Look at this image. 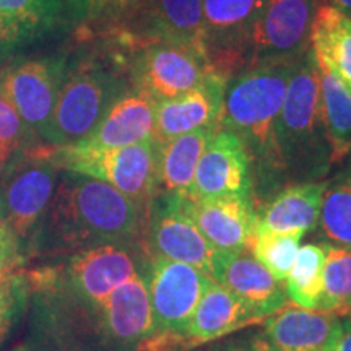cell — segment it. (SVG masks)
I'll use <instances>...</instances> for the list:
<instances>
[{
	"mask_svg": "<svg viewBox=\"0 0 351 351\" xmlns=\"http://www.w3.org/2000/svg\"><path fill=\"white\" fill-rule=\"evenodd\" d=\"M182 207L191 215L205 239L218 252L251 251L257 228V208L252 197L194 199L181 195Z\"/></svg>",
	"mask_w": 351,
	"mask_h": 351,
	"instance_id": "obj_17",
	"label": "cell"
},
{
	"mask_svg": "<svg viewBox=\"0 0 351 351\" xmlns=\"http://www.w3.org/2000/svg\"><path fill=\"white\" fill-rule=\"evenodd\" d=\"M67 5L70 7V10L73 12V15H75L77 19H85L86 16L85 0H67Z\"/></svg>",
	"mask_w": 351,
	"mask_h": 351,
	"instance_id": "obj_38",
	"label": "cell"
},
{
	"mask_svg": "<svg viewBox=\"0 0 351 351\" xmlns=\"http://www.w3.org/2000/svg\"><path fill=\"white\" fill-rule=\"evenodd\" d=\"M257 322L261 320L243 301L225 287L213 282L197 304L186 327V333L195 341V345H202Z\"/></svg>",
	"mask_w": 351,
	"mask_h": 351,
	"instance_id": "obj_24",
	"label": "cell"
},
{
	"mask_svg": "<svg viewBox=\"0 0 351 351\" xmlns=\"http://www.w3.org/2000/svg\"><path fill=\"white\" fill-rule=\"evenodd\" d=\"M155 332H181L215 280L187 263L150 256L145 267Z\"/></svg>",
	"mask_w": 351,
	"mask_h": 351,
	"instance_id": "obj_12",
	"label": "cell"
},
{
	"mask_svg": "<svg viewBox=\"0 0 351 351\" xmlns=\"http://www.w3.org/2000/svg\"><path fill=\"white\" fill-rule=\"evenodd\" d=\"M29 288L26 271L12 276L0 285V343L7 340L29 304Z\"/></svg>",
	"mask_w": 351,
	"mask_h": 351,
	"instance_id": "obj_33",
	"label": "cell"
},
{
	"mask_svg": "<svg viewBox=\"0 0 351 351\" xmlns=\"http://www.w3.org/2000/svg\"><path fill=\"white\" fill-rule=\"evenodd\" d=\"M226 78L210 73L199 86L169 99H155V135L166 142L207 127H218Z\"/></svg>",
	"mask_w": 351,
	"mask_h": 351,
	"instance_id": "obj_19",
	"label": "cell"
},
{
	"mask_svg": "<svg viewBox=\"0 0 351 351\" xmlns=\"http://www.w3.org/2000/svg\"><path fill=\"white\" fill-rule=\"evenodd\" d=\"M302 56L262 60L226 82L219 129L234 134L249 153L254 202H261L263 194L269 200L282 189L275 153V125Z\"/></svg>",
	"mask_w": 351,
	"mask_h": 351,
	"instance_id": "obj_2",
	"label": "cell"
},
{
	"mask_svg": "<svg viewBox=\"0 0 351 351\" xmlns=\"http://www.w3.org/2000/svg\"><path fill=\"white\" fill-rule=\"evenodd\" d=\"M275 153L282 187L324 181L333 166L320 108L319 69L311 47L293 73L276 119Z\"/></svg>",
	"mask_w": 351,
	"mask_h": 351,
	"instance_id": "obj_3",
	"label": "cell"
},
{
	"mask_svg": "<svg viewBox=\"0 0 351 351\" xmlns=\"http://www.w3.org/2000/svg\"><path fill=\"white\" fill-rule=\"evenodd\" d=\"M132 85L153 99H169L194 90L212 72L199 52L178 44L156 43L138 49L129 67Z\"/></svg>",
	"mask_w": 351,
	"mask_h": 351,
	"instance_id": "obj_14",
	"label": "cell"
},
{
	"mask_svg": "<svg viewBox=\"0 0 351 351\" xmlns=\"http://www.w3.org/2000/svg\"><path fill=\"white\" fill-rule=\"evenodd\" d=\"M148 207L109 184L64 171L29 247L32 258H64L114 243H145Z\"/></svg>",
	"mask_w": 351,
	"mask_h": 351,
	"instance_id": "obj_1",
	"label": "cell"
},
{
	"mask_svg": "<svg viewBox=\"0 0 351 351\" xmlns=\"http://www.w3.org/2000/svg\"><path fill=\"white\" fill-rule=\"evenodd\" d=\"M125 65L119 59L86 56L67 65L44 145L72 147L96 129L109 108L130 90Z\"/></svg>",
	"mask_w": 351,
	"mask_h": 351,
	"instance_id": "obj_4",
	"label": "cell"
},
{
	"mask_svg": "<svg viewBox=\"0 0 351 351\" xmlns=\"http://www.w3.org/2000/svg\"><path fill=\"white\" fill-rule=\"evenodd\" d=\"M219 351H221V350H219Z\"/></svg>",
	"mask_w": 351,
	"mask_h": 351,
	"instance_id": "obj_42",
	"label": "cell"
},
{
	"mask_svg": "<svg viewBox=\"0 0 351 351\" xmlns=\"http://www.w3.org/2000/svg\"><path fill=\"white\" fill-rule=\"evenodd\" d=\"M221 351H276L267 337L263 333H252V335L244 337L241 340H234L226 346H223Z\"/></svg>",
	"mask_w": 351,
	"mask_h": 351,
	"instance_id": "obj_36",
	"label": "cell"
},
{
	"mask_svg": "<svg viewBox=\"0 0 351 351\" xmlns=\"http://www.w3.org/2000/svg\"><path fill=\"white\" fill-rule=\"evenodd\" d=\"M16 351H29V350H16Z\"/></svg>",
	"mask_w": 351,
	"mask_h": 351,
	"instance_id": "obj_41",
	"label": "cell"
},
{
	"mask_svg": "<svg viewBox=\"0 0 351 351\" xmlns=\"http://www.w3.org/2000/svg\"><path fill=\"white\" fill-rule=\"evenodd\" d=\"M65 70L67 57L64 56L25 59L0 70V95L41 143L54 114Z\"/></svg>",
	"mask_w": 351,
	"mask_h": 351,
	"instance_id": "obj_10",
	"label": "cell"
},
{
	"mask_svg": "<svg viewBox=\"0 0 351 351\" xmlns=\"http://www.w3.org/2000/svg\"><path fill=\"white\" fill-rule=\"evenodd\" d=\"M90 2H91V0H85V3H86V12H88V7H90Z\"/></svg>",
	"mask_w": 351,
	"mask_h": 351,
	"instance_id": "obj_40",
	"label": "cell"
},
{
	"mask_svg": "<svg viewBox=\"0 0 351 351\" xmlns=\"http://www.w3.org/2000/svg\"><path fill=\"white\" fill-rule=\"evenodd\" d=\"M218 127H207L160 142L158 158V192L189 195L194 182L195 168Z\"/></svg>",
	"mask_w": 351,
	"mask_h": 351,
	"instance_id": "obj_26",
	"label": "cell"
},
{
	"mask_svg": "<svg viewBox=\"0 0 351 351\" xmlns=\"http://www.w3.org/2000/svg\"><path fill=\"white\" fill-rule=\"evenodd\" d=\"M36 145L44 143L34 137L12 104L0 95V171L13 156Z\"/></svg>",
	"mask_w": 351,
	"mask_h": 351,
	"instance_id": "obj_32",
	"label": "cell"
},
{
	"mask_svg": "<svg viewBox=\"0 0 351 351\" xmlns=\"http://www.w3.org/2000/svg\"><path fill=\"white\" fill-rule=\"evenodd\" d=\"M319 5L320 0H265L254 29L251 65L304 54Z\"/></svg>",
	"mask_w": 351,
	"mask_h": 351,
	"instance_id": "obj_16",
	"label": "cell"
},
{
	"mask_svg": "<svg viewBox=\"0 0 351 351\" xmlns=\"http://www.w3.org/2000/svg\"><path fill=\"white\" fill-rule=\"evenodd\" d=\"M302 236L300 234H280L263 230L257 225L251 244V254L262 265L271 271L280 282H285L300 251Z\"/></svg>",
	"mask_w": 351,
	"mask_h": 351,
	"instance_id": "obj_31",
	"label": "cell"
},
{
	"mask_svg": "<svg viewBox=\"0 0 351 351\" xmlns=\"http://www.w3.org/2000/svg\"><path fill=\"white\" fill-rule=\"evenodd\" d=\"M326 179L315 182L288 184L276 191L257 210V225L280 234H300L319 226Z\"/></svg>",
	"mask_w": 351,
	"mask_h": 351,
	"instance_id": "obj_22",
	"label": "cell"
},
{
	"mask_svg": "<svg viewBox=\"0 0 351 351\" xmlns=\"http://www.w3.org/2000/svg\"><path fill=\"white\" fill-rule=\"evenodd\" d=\"M317 228L327 243L351 249V153L326 179Z\"/></svg>",
	"mask_w": 351,
	"mask_h": 351,
	"instance_id": "obj_27",
	"label": "cell"
},
{
	"mask_svg": "<svg viewBox=\"0 0 351 351\" xmlns=\"http://www.w3.org/2000/svg\"><path fill=\"white\" fill-rule=\"evenodd\" d=\"M265 0H202L208 67L230 78L252 64L254 29Z\"/></svg>",
	"mask_w": 351,
	"mask_h": 351,
	"instance_id": "obj_9",
	"label": "cell"
},
{
	"mask_svg": "<svg viewBox=\"0 0 351 351\" xmlns=\"http://www.w3.org/2000/svg\"><path fill=\"white\" fill-rule=\"evenodd\" d=\"M341 317L319 309L285 307L265 319L267 340L276 351H328Z\"/></svg>",
	"mask_w": 351,
	"mask_h": 351,
	"instance_id": "obj_23",
	"label": "cell"
},
{
	"mask_svg": "<svg viewBox=\"0 0 351 351\" xmlns=\"http://www.w3.org/2000/svg\"><path fill=\"white\" fill-rule=\"evenodd\" d=\"M49 150V145H36L13 156L0 171V226L19 244L26 262L60 176Z\"/></svg>",
	"mask_w": 351,
	"mask_h": 351,
	"instance_id": "obj_5",
	"label": "cell"
},
{
	"mask_svg": "<svg viewBox=\"0 0 351 351\" xmlns=\"http://www.w3.org/2000/svg\"><path fill=\"white\" fill-rule=\"evenodd\" d=\"M148 258L145 243H114L75 252L41 269L65 295L85 304H99L132 276L143 274Z\"/></svg>",
	"mask_w": 351,
	"mask_h": 351,
	"instance_id": "obj_8",
	"label": "cell"
},
{
	"mask_svg": "<svg viewBox=\"0 0 351 351\" xmlns=\"http://www.w3.org/2000/svg\"><path fill=\"white\" fill-rule=\"evenodd\" d=\"M155 332L145 271L117 287L78 319V351H137Z\"/></svg>",
	"mask_w": 351,
	"mask_h": 351,
	"instance_id": "obj_7",
	"label": "cell"
},
{
	"mask_svg": "<svg viewBox=\"0 0 351 351\" xmlns=\"http://www.w3.org/2000/svg\"><path fill=\"white\" fill-rule=\"evenodd\" d=\"M26 263L28 262L21 254L19 244L0 226V285L21 274Z\"/></svg>",
	"mask_w": 351,
	"mask_h": 351,
	"instance_id": "obj_35",
	"label": "cell"
},
{
	"mask_svg": "<svg viewBox=\"0 0 351 351\" xmlns=\"http://www.w3.org/2000/svg\"><path fill=\"white\" fill-rule=\"evenodd\" d=\"M145 244L150 256L187 263L213 278L218 251L182 207L181 195L158 192L153 197L147 210Z\"/></svg>",
	"mask_w": 351,
	"mask_h": 351,
	"instance_id": "obj_11",
	"label": "cell"
},
{
	"mask_svg": "<svg viewBox=\"0 0 351 351\" xmlns=\"http://www.w3.org/2000/svg\"><path fill=\"white\" fill-rule=\"evenodd\" d=\"M328 351H351V319L341 317V324Z\"/></svg>",
	"mask_w": 351,
	"mask_h": 351,
	"instance_id": "obj_37",
	"label": "cell"
},
{
	"mask_svg": "<svg viewBox=\"0 0 351 351\" xmlns=\"http://www.w3.org/2000/svg\"><path fill=\"white\" fill-rule=\"evenodd\" d=\"M155 135V99L132 86L109 108L96 129L83 142L86 148H116L134 145Z\"/></svg>",
	"mask_w": 351,
	"mask_h": 351,
	"instance_id": "obj_20",
	"label": "cell"
},
{
	"mask_svg": "<svg viewBox=\"0 0 351 351\" xmlns=\"http://www.w3.org/2000/svg\"><path fill=\"white\" fill-rule=\"evenodd\" d=\"M49 156L60 171L106 182L145 207L158 194L160 140L156 137L116 148L51 147Z\"/></svg>",
	"mask_w": 351,
	"mask_h": 351,
	"instance_id": "obj_6",
	"label": "cell"
},
{
	"mask_svg": "<svg viewBox=\"0 0 351 351\" xmlns=\"http://www.w3.org/2000/svg\"><path fill=\"white\" fill-rule=\"evenodd\" d=\"M62 0H0V64L64 23Z\"/></svg>",
	"mask_w": 351,
	"mask_h": 351,
	"instance_id": "obj_21",
	"label": "cell"
},
{
	"mask_svg": "<svg viewBox=\"0 0 351 351\" xmlns=\"http://www.w3.org/2000/svg\"><path fill=\"white\" fill-rule=\"evenodd\" d=\"M317 69L320 77V108L332 147V165H339L351 153V93L330 70L322 65H317Z\"/></svg>",
	"mask_w": 351,
	"mask_h": 351,
	"instance_id": "obj_28",
	"label": "cell"
},
{
	"mask_svg": "<svg viewBox=\"0 0 351 351\" xmlns=\"http://www.w3.org/2000/svg\"><path fill=\"white\" fill-rule=\"evenodd\" d=\"M150 0H91L85 19L112 34L135 19Z\"/></svg>",
	"mask_w": 351,
	"mask_h": 351,
	"instance_id": "obj_34",
	"label": "cell"
},
{
	"mask_svg": "<svg viewBox=\"0 0 351 351\" xmlns=\"http://www.w3.org/2000/svg\"><path fill=\"white\" fill-rule=\"evenodd\" d=\"M324 265H326V243L300 245L296 261L283 282L288 301L304 309H317L322 298Z\"/></svg>",
	"mask_w": 351,
	"mask_h": 351,
	"instance_id": "obj_29",
	"label": "cell"
},
{
	"mask_svg": "<svg viewBox=\"0 0 351 351\" xmlns=\"http://www.w3.org/2000/svg\"><path fill=\"white\" fill-rule=\"evenodd\" d=\"M252 197V165L244 143L231 132L219 129L210 140L199 165L189 197Z\"/></svg>",
	"mask_w": 351,
	"mask_h": 351,
	"instance_id": "obj_15",
	"label": "cell"
},
{
	"mask_svg": "<svg viewBox=\"0 0 351 351\" xmlns=\"http://www.w3.org/2000/svg\"><path fill=\"white\" fill-rule=\"evenodd\" d=\"M317 309L351 319V249L326 243L324 287Z\"/></svg>",
	"mask_w": 351,
	"mask_h": 351,
	"instance_id": "obj_30",
	"label": "cell"
},
{
	"mask_svg": "<svg viewBox=\"0 0 351 351\" xmlns=\"http://www.w3.org/2000/svg\"><path fill=\"white\" fill-rule=\"evenodd\" d=\"M320 3H327V5L335 7L337 10L343 12L351 19V0H320Z\"/></svg>",
	"mask_w": 351,
	"mask_h": 351,
	"instance_id": "obj_39",
	"label": "cell"
},
{
	"mask_svg": "<svg viewBox=\"0 0 351 351\" xmlns=\"http://www.w3.org/2000/svg\"><path fill=\"white\" fill-rule=\"evenodd\" d=\"M213 280L243 301L261 322L288 304L283 283L251 251L218 252Z\"/></svg>",
	"mask_w": 351,
	"mask_h": 351,
	"instance_id": "obj_18",
	"label": "cell"
},
{
	"mask_svg": "<svg viewBox=\"0 0 351 351\" xmlns=\"http://www.w3.org/2000/svg\"><path fill=\"white\" fill-rule=\"evenodd\" d=\"M309 47L317 65L339 78L351 93V19L335 7L320 3L309 33Z\"/></svg>",
	"mask_w": 351,
	"mask_h": 351,
	"instance_id": "obj_25",
	"label": "cell"
},
{
	"mask_svg": "<svg viewBox=\"0 0 351 351\" xmlns=\"http://www.w3.org/2000/svg\"><path fill=\"white\" fill-rule=\"evenodd\" d=\"M109 36L137 51L156 43L178 44L205 59L202 0H150L134 20Z\"/></svg>",
	"mask_w": 351,
	"mask_h": 351,
	"instance_id": "obj_13",
	"label": "cell"
}]
</instances>
